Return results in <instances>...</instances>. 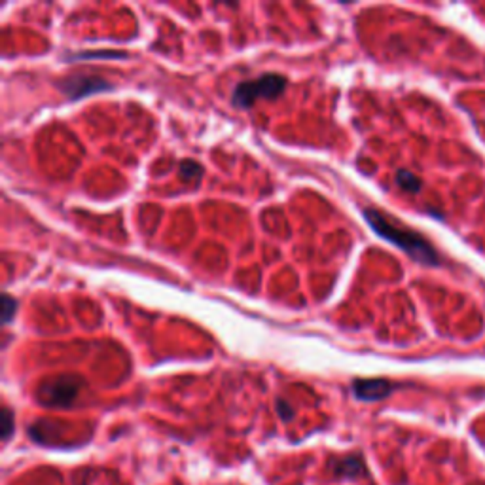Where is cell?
Segmentation results:
<instances>
[{"mask_svg": "<svg viewBox=\"0 0 485 485\" xmlns=\"http://www.w3.org/2000/svg\"><path fill=\"white\" fill-rule=\"evenodd\" d=\"M396 184L409 193H417L423 186L421 180L417 179L414 172L406 171V169H400V171L396 172Z\"/></svg>", "mask_w": 485, "mask_h": 485, "instance_id": "ba28073f", "label": "cell"}, {"mask_svg": "<svg viewBox=\"0 0 485 485\" xmlns=\"http://www.w3.org/2000/svg\"><path fill=\"white\" fill-rule=\"evenodd\" d=\"M277 414H279V417H281L282 421H290V419L294 417V408L287 402V400L277 398Z\"/></svg>", "mask_w": 485, "mask_h": 485, "instance_id": "8fae6325", "label": "cell"}, {"mask_svg": "<svg viewBox=\"0 0 485 485\" xmlns=\"http://www.w3.org/2000/svg\"><path fill=\"white\" fill-rule=\"evenodd\" d=\"M332 463L334 474L338 478H357V476H362L366 472V465H364L360 455H349V457L332 460Z\"/></svg>", "mask_w": 485, "mask_h": 485, "instance_id": "8992f818", "label": "cell"}, {"mask_svg": "<svg viewBox=\"0 0 485 485\" xmlns=\"http://www.w3.org/2000/svg\"><path fill=\"white\" fill-rule=\"evenodd\" d=\"M82 379L76 376H59L44 379L36 390V400L46 408H71L82 389Z\"/></svg>", "mask_w": 485, "mask_h": 485, "instance_id": "3957f363", "label": "cell"}, {"mask_svg": "<svg viewBox=\"0 0 485 485\" xmlns=\"http://www.w3.org/2000/svg\"><path fill=\"white\" fill-rule=\"evenodd\" d=\"M353 395L362 402H377L392 392V383L387 379H355L351 385Z\"/></svg>", "mask_w": 485, "mask_h": 485, "instance_id": "5b68a950", "label": "cell"}, {"mask_svg": "<svg viewBox=\"0 0 485 485\" xmlns=\"http://www.w3.org/2000/svg\"><path fill=\"white\" fill-rule=\"evenodd\" d=\"M15 432V421H13L12 409L8 406H2V411H0V438L6 444L12 435Z\"/></svg>", "mask_w": 485, "mask_h": 485, "instance_id": "9c48e42d", "label": "cell"}, {"mask_svg": "<svg viewBox=\"0 0 485 485\" xmlns=\"http://www.w3.org/2000/svg\"><path fill=\"white\" fill-rule=\"evenodd\" d=\"M362 217L366 218V222L370 224V228L376 231L377 235L383 237L385 241L392 242L395 247L404 250L411 260L423 264V266H440V256H438L436 249L419 231L411 230L398 220L387 217L383 211L371 209V207L364 209Z\"/></svg>", "mask_w": 485, "mask_h": 485, "instance_id": "6da1fadb", "label": "cell"}, {"mask_svg": "<svg viewBox=\"0 0 485 485\" xmlns=\"http://www.w3.org/2000/svg\"><path fill=\"white\" fill-rule=\"evenodd\" d=\"M180 179L184 182H196L203 177V167L196 160H182L180 161Z\"/></svg>", "mask_w": 485, "mask_h": 485, "instance_id": "52a82bcc", "label": "cell"}, {"mask_svg": "<svg viewBox=\"0 0 485 485\" xmlns=\"http://www.w3.org/2000/svg\"><path fill=\"white\" fill-rule=\"evenodd\" d=\"M57 88L61 90V93L76 101V99H82V97L93 95V93H101L104 90H110L112 83L102 80L99 76H83V74H71V76L63 78L61 82L57 83Z\"/></svg>", "mask_w": 485, "mask_h": 485, "instance_id": "277c9868", "label": "cell"}, {"mask_svg": "<svg viewBox=\"0 0 485 485\" xmlns=\"http://www.w3.org/2000/svg\"><path fill=\"white\" fill-rule=\"evenodd\" d=\"M0 317H2V325L6 326L10 325L13 320V317H15V311H18V300L15 298H12L10 294H2V298H0Z\"/></svg>", "mask_w": 485, "mask_h": 485, "instance_id": "30bf717a", "label": "cell"}, {"mask_svg": "<svg viewBox=\"0 0 485 485\" xmlns=\"http://www.w3.org/2000/svg\"><path fill=\"white\" fill-rule=\"evenodd\" d=\"M287 78L275 72H266L256 80L239 82L233 90L231 102L237 109H250L260 99H277L287 90Z\"/></svg>", "mask_w": 485, "mask_h": 485, "instance_id": "7a4b0ae2", "label": "cell"}]
</instances>
